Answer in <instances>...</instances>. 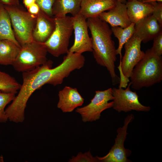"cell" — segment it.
Instances as JSON below:
<instances>
[{
  "instance_id": "1",
  "label": "cell",
  "mask_w": 162,
  "mask_h": 162,
  "mask_svg": "<svg viewBox=\"0 0 162 162\" xmlns=\"http://www.w3.org/2000/svg\"><path fill=\"white\" fill-rule=\"evenodd\" d=\"M52 63V61L48 60L32 70L22 73V83L18 94L5 110L10 121L22 122L27 103L33 93L46 84L54 85L55 78L51 69Z\"/></svg>"
},
{
  "instance_id": "2",
  "label": "cell",
  "mask_w": 162,
  "mask_h": 162,
  "mask_svg": "<svg viewBox=\"0 0 162 162\" xmlns=\"http://www.w3.org/2000/svg\"><path fill=\"white\" fill-rule=\"evenodd\" d=\"M91 33L93 56L97 63L106 67L109 71L113 85L119 83L120 77L116 73L115 63L116 52L112 40V32L107 23L98 16L87 19Z\"/></svg>"
},
{
  "instance_id": "3",
  "label": "cell",
  "mask_w": 162,
  "mask_h": 162,
  "mask_svg": "<svg viewBox=\"0 0 162 162\" xmlns=\"http://www.w3.org/2000/svg\"><path fill=\"white\" fill-rule=\"evenodd\" d=\"M130 78L132 88L139 90L160 82L162 80V58L148 49L134 68Z\"/></svg>"
},
{
  "instance_id": "4",
  "label": "cell",
  "mask_w": 162,
  "mask_h": 162,
  "mask_svg": "<svg viewBox=\"0 0 162 162\" xmlns=\"http://www.w3.org/2000/svg\"><path fill=\"white\" fill-rule=\"evenodd\" d=\"M47 52L44 43L34 40L21 46L20 52L12 65L18 72L32 70L47 62Z\"/></svg>"
},
{
  "instance_id": "5",
  "label": "cell",
  "mask_w": 162,
  "mask_h": 162,
  "mask_svg": "<svg viewBox=\"0 0 162 162\" xmlns=\"http://www.w3.org/2000/svg\"><path fill=\"white\" fill-rule=\"evenodd\" d=\"M55 28L50 38L44 44L47 52L58 57L69 52L70 38L73 31L71 17H54Z\"/></svg>"
},
{
  "instance_id": "6",
  "label": "cell",
  "mask_w": 162,
  "mask_h": 162,
  "mask_svg": "<svg viewBox=\"0 0 162 162\" xmlns=\"http://www.w3.org/2000/svg\"><path fill=\"white\" fill-rule=\"evenodd\" d=\"M4 5L10 16L16 38L20 45L33 41L32 32L37 15L32 14L19 6Z\"/></svg>"
},
{
  "instance_id": "7",
  "label": "cell",
  "mask_w": 162,
  "mask_h": 162,
  "mask_svg": "<svg viewBox=\"0 0 162 162\" xmlns=\"http://www.w3.org/2000/svg\"><path fill=\"white\" fill-rule=\"evenodd\" d=\"M113 99L111 88L96 91L90 102L83 107L77 108L76 112L81 115L84 122L96 121L99 119L103 111L112 107L113 101H109Z\"/></svg>"
},
{
  "instance_id": "8",
  "label": "cell",
  "mask_w": 162,
  "mask_h": 162,
  "mask_svg": "<svg viewBox=\"0 0 162 162\" xmlns=\"http://www.w3.org/2000/svg\"><path fill=\"white\" fill-rule=\"evenodd\" d=\"M127 86L125 89L121 88H112L113 97V108L118 112L122 111L127 112L132 110L145 112L149 111L151 107L142 104L136 92L131 90L130 82Z\"/></svg>"
},
{
  "instance_id": "9",
  "label": "cell",
  "mask_w": 162,
  "mask_h": 162,
  "mask_svg": "<svg viewBox=\"0 0 162 162\" xmlns=\"http://www.w3.org/2000/svg\"><path fill=\"white\" fill-rule=\"evenodd\" d=\"M134 119V116L132 114L128 115L125 118L123 126L117 130V134L115 139V143L109 152L103 157L96 156L99 162H131L128 158L131 154V151L124 148V143L128 134L127 130L128 124Z\"/></svg>"
},
{
  "instance_id": "10",
  "label": "cell",
  "mask_w": 162,
  "mask_h": 162,
  "mask_svg": "<svg viewBox=\"0 0 162 162\" xmlns=\"http://www.w3.org/2000/svg\"><path fill=\"white\" fill-rule=\"evenodd\" d=\"M141 40L133 35L124 45L125 52L117 67L124 75L129 78L135 66L144 57L145 52L141 50Z\"/></svg>"
},
{
  "instance_id": "11",
  "label": "cell",
  "mask_w": 162,
  "mask_h": 162,
  "mask_svg": "<svg viewBox=\"0 0 162 162\" xmlns=\"http://www.w3.org/2000/svg\"><path fill=\"white\" fill-rule=\"evenodd\" d=\"M71 18L74 40L69 52L82 54L85 52H92V38L88 33L87 19L80 13L71 16Z\"/></svg>"
},
{
  "instance_id": "12",
  "label": "cell",
  "mask_w": 162,
  "mask_h": 162,
  "mask_svg": "<svg viewBox=\"0 0 162 162\" xmlns=\"http://www.w3.org/2000/svg\"><path fill=\"white\" fill-rule=\"evenodd\" d=\"M134 35L143 43L152 40L162 31V26L151 14L135 24Z\"/></svg>"
},
{
  "instance_id": "13",
  "label": "cell",
  "mask_w": 162,
  "mask_h": 162,
  "mask_svg": "<svg viewBox=\"0 0 162 162\" xmlns=\"http://www.w3.org/2000/svg\"><path fill=\"white\" fill-rule=\"evenodd\" d=\"M99 18L109 24L111 26H119L125 28L132 23L127 13L125 3L117 1L115 6L108 10L101 13Z\"/></svg>"
},
{
  "instance_id": "14",
  "label": "cell",
  "mask_w": 162,
  "mask_h": 162,
  "mask_svg": "<svg viewBox=\"0 0 162 162\" xmlns=\"http://www.w3.org/2000/svg\"><path fill=\"white\" fill-rule=\"evenodd\" d=\"M55 28L54 17L50 16L40 9L32 32L33 40L44 43L50 37Z\"/></svg>"
},
{
  "instance_id": "15",
  "label": "cell",
  "mask_w": 162,
  "mask_h": 162,
  "mask_svg": "<svg viewBox=\"0 0 162 162\" xmlns=\"http://www.w3.org/2000/svg\"><path fill=\"white\" fill-rule=\"evenodd\" d=\"M59 100L57 107L63 112H70L78 107L81 106L84 99L76 88L65 86L58 92Z\"/></svg>"
},
{
  "instance_id": "16",
  "label": "cell",
  "mask_w": 162,
  "mask_h": 162,
  "mask_svg": "<svg viewBox=\"0 0 162 162\" xmlns=\"http://www.w3.org/2000/svg\"><path fill=\"white\" fill-rule=\"evenodd\" d=\"M116 0H82L79 13L86 19L98 16L116 5Z\"/></svg>"
},
{
  "instance_id": "17",
  "label": "cell",
  "mask_w": 162,
  "mask_h": 162,
  "mask_svg": "<svg viewBox=\"0 0 162 162\" xmlns=\"http://www.w3.org/2000/svg\"><path fill=\"white\" fill-rule=\"evenodd\" d=\"M125 4L128 18L135 24L152 14L154 5L137 0H128Z\"/></svg>"
},
{
  "instance_id": "18",
  "label": "cell",
  "mask_w": 162,
  "mask_h": 162,
  "mask_svg": "<svg viewBox=\"0 0 162 162\" xmlns=\"http://www.w3.org/2000/svg\"><path fill=\"white\" fill-rule=\"evenodd\" d=\"M82 0H55L52 14L54 17H61L70 14L74 16L80 11Z\"/></svg>"
},
{
  "instance_id": "19",
  "label": "cell",
  "mask_w": 162,
  "mask_h": 162,
  "mask_svg": "<svg viewBox=\"0 0 162 162\" xmlns=\"http://www.w3.org/2000/svg\"><path fill=\"white\" fill-rule=\"evenodd\" d=\"M21 46L8 40H0V64L12 65L20 51Z\"/></svg>"
},
{
  "instance_id": "20",
  "label": "cell",
  "mask_w": 162,
  "mask_h": 162,
  "mask_svg": "<svg viewBox=\"0 0 162 162\" xmlns=\"http://www.w3.org/2000/svg\"><path fill=\"white\" fill-rule=\"evenodd\" d=\"M0 40H10L20 46L15 37L9 15L1 3H0Z\"/></svg>"
},
{
  "instance_id": "21",
  "label": "cell",
  "mask_w": 162,
  "mask_h": 162,
  "mask_svg": "<svg viewBox=\"0 0 162 162\" xmlns=\"http://www.w3.org/2000/svg\"><path fill=\"white\" fill-rule=\"evenodd\" d=\"M135 23H131L126 28L119 26L112 27L111 29L114 36L118 41V45L116 50L117 55L120 56L121 63L122 57V51L124 44L132 37L134 33Z\"/></svg>"
},
{
  "instance_id": "22",
  "label": "cell",
  "mask_w": 162,
  "mask_h": 162,
  "mask_svg": "<svg viewBox=\"0 0 162 162\" xmlns=\"http://www.w3.org/2000/svg\"><path fill=\"white\" fill-rule=\"evenodd\" d=\"M20 86L15 78L0 70V91L16 94Z\"/></svg>"
},
{
  "instance_id": "23",
  "label": "cell",
  "mask_w": 162,
  "mask_h": 162,
  "mask_svg": "<svg viewBox=\"0 0 162 162\" xmlns=\"http://www.w3.org/2000/svg\"><path fill=\"white\" fill-rule=\"evenodd\" d=\"M15 94L14 93H6L0 91V123H5L8 120L5 107L14 99Z\"/></svg>"
},
{
  "instance_id": "24",
  "label": "cell",
  "mask_w": 162,
  "mask_h": 162,
  "mask_svg": "<svg viewBox=\"0 0 162 162\" xmlns=\"http://www.w3.org/2000/svg\"><path fill=\"white\" fill-rule=\"evenodd\" d=\"M69 162H99L97 157H93L89 151L84 153L79 152L76 156H73L69 159Z\"/></svg>"
},
{
  "instance_id": "25",
  "label": "cell",
  "mask_w": 162,
  "mask_h": 162,
  "mask_svg": "<svg viewBox=\"0 0 162 162\" xmlns=\"http://www.w3.org/2000/svg\"><path fill=\"white\" fill-rule=\"evenodd\" d=\"M55 0H36L42 11L50 16L53 17L52 9Z\"/></svg>"
},
{
  "instance_id": "26",
  "label": "cell",
  "mask_w": 162,
  "mask_h": 162,
  "mask_svg": "<svg viewBox=\"0 0 162 162\" xmlns=\"http://www.w3.org/2000/svg\"><path fill=\"white\" fill-rule=\"evenodd\" d=\"M153 46L151 49L155 54L159 56L162 55V32L153 39Z\"/></svg>"
},
{
  "instance_id": "27",
  "label": "cell",
  "mask_w": 162,
  "mask_h": 162,
  "mask_svg": "<svg viewBox=\"0 0 162 162\" xmlns=\"http://www.w3.org/2000/svg\"><path fill=\"white\" fill-rule=\"evenodd\" d=\"M152 15L162 26V2H157L154 5Z\"/></svg>"
},
{
  "instance_id": "28",
  "label": "cell",
  "mask_w": 162,
  "mask_h": 162,
  "mask_svg": "<svg viewBox=\"0 0 162 162\" xmlns=\"http://www.w3.org/2000/svg\"><path fill=\"white\" fill-rule=\"evenodd\" d=\"M27 9V11L29 13L35 15H37L40 10L39 7L36 3L34 4Z\"/></svg>"
},
{
  "instance_id": "29",
  "label": "cell",
  "mask_w": 162,
  "mask_h": 162,
  "mask_svg": "<svg viewBox=\"0 0 162 162\" xmlns=\"http://www.w3.org/2000/svg\"><path fill=\"white\" fill-rule=\"evenodd\" d=\"M0 3L4 5L19 6V0H0Z\"/></svg>"
},
{
  "instance_id": "30",
  "label": "cell",
  "mask_w": 162,
  "mask_h": 162,
  "mask_svg": "<svg viewBox=\"0 0 162 162\" xmlns=\"http://www.w3.org/2000/svg\"><path fill=\"white\" fill-rule=\"evenodd\" d=\"M23 2L25 7L27 8L36 3V0H23Z\"/></svg>"
},
{
  "instance_id": "31",
  "label": "cell",
  "mask_w": 162,
  "mask_h": 162,
  "mask_svg": "<svg viewBox=\"0 0 162 162\" xmlns=\"http://www.w3.org/2000/svg\"><path fill=\"white\" fill-rule=\"evenodd\" d=\"M142 2L148 3L154 5L157 2H162V0H137Z\"/></svg>"
},
{
  "instance_id": "32",
  "label": "cell",
  "mask_w": 162,
  "mask_h": 162,
  "mask_svg": "<svg viewBox=\"0 0 162 162\" xmlns=\"http://www.w3.org/2000/svg\"><path fill=\"white\" fill-rule=\"evenodd\" d=\"M4 159L3 157L2 156H0V162H4Z\"/></svg>"
},
{
  "instance_id": "33",
  "label": "cell",
  "mask_w": 162,
  "mask_h": 162,
  "mask_svg": "<svg viewBox=\"0 0 162 162\" xmlns=\"http://www.w3.org/2000/svg\"><path fill=\"white\" fill-rule=\"evenodd\" d=\"M117 1H118L123 3H125L127 2V0H116Z\"/></svg>"
},
{
  "instance_id": "34",
  "label": "cell",
  "mask_w": 162,
  "mask_h": 162,
  "mask_svg": "<svg viewBox=\"0 0 162 162\" xmlns=\"http://www.w3.org/2000/svg\"></svg>"
}]
</instances>
